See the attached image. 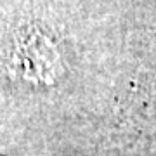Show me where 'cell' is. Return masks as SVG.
I'll return each mask as SVG.
<instances>
[{
    "label": "cell",
    "instance_id": "obj_1",
    "mask_svg": "<svg viewBox=\"0 0 156 156\" xmlns=\"http://www.w3.org/2000/svg\"><path fill=\"white\" fill-rule=\"evenodd\" d=\"M0 156H2V154H0Z\"/></svg>",
    "mask_w": 156,
    "mask_h": 156
}]
</instances>
